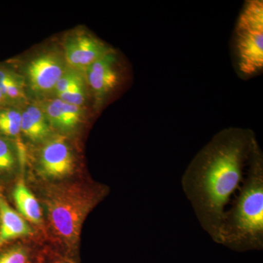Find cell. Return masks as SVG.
I'll return each instance as SVG.
<instances>
[{
	"instance_id": "cell-18",
	"label": "cell",
	"mask_w": 263,
	"mask_h": 263,
	"mask_svg": "<svg viewBox=\"0 0 263 263\" xmlns=\"http://www.w3.org/2000/svg\"><path fill=\"white\" fill-rule=\"evenodd\" d=\"M84 73L82 71L78 70L76 69L69 67L65 73L63 74V76H62L61 79L57 83L52 97L57 98L59 95L65 92L66 90L68 89L79 79L84 77Z\"/></svg>"
},
{
	"instance_id": "cell-12",
	"label": "cell",
	"mask_w": 263,
	"mask_h": 263,
	"mask_svg": "<svg viewBox=\"0 0 263 263\" xmlns=\"http://www.w3.org/2000/svg\"><path fill=\"white\" fill-rule=\"evenodd\" d=\"M13 198L19 212L25 219L34 224L41 223L42 213L39 202L23 181L17 183Z\"/></svg>"
},
{
	"instance_id": "cell-11",
	"label": "cell",
	"mask_w": 263,
	"mask_h": 263,
	"mask_svg": "<svg viewBox=\"0 0 263 263\" xmlns=\"http://www.w3.org/2000/svg\"><path fill=\"white\" fill-rule=\"evenodd\" d=\"M0 248L5 243L20 237L32 234V230L22 216L8 205L0 194Z\"/></svg>"
},
{
	"instance_id": "cell-20",
	"label": "cell",
	"mask_w": 263,
	"mask_h": 263,
	"mask_svg": "<svg viewBox=\"0 0 263 263\" xmlns=\"http://www.w3.org/2000/svg\"><path fill=\"white\" fill-rule=\"evenodd\" d=\"M5 102L7 101L5 100L4 96L2 94L1 91H0V105H3V104L5 103Z\"/></svg>"
},
{
	"instance_id": "cell-15",
	"label": "cell",
	"mask_w": 263,
	"mask_h": 263,
	"mask_svg": "<svg viewBox=\"0 0 263 263\" xmlns=\"http://www.w3.org/2000/svg\"><path fill=\"white\" fill-rule=\"evenodd\" d=\"M89 89L86 84L85 76L79 79L77 82L71 86L65 92L59 95L57 98L60 99L65 103L76 106L83 107L86 103L89 95Z\"/></svg>"
},
{
	"instance_id": "cell-5",
	"label": "cell",
	"mask_w": 263,
	"mask_h": 263,
	"mask_svg": "<svg viewBox=\"0 0 263 263\" xmlns=\"http://www.w3.org/2000/svg\"><path fill=\"white\" fill-rule=\"evenodd\" d=\"M69 66L62 50L51 47L24 62L22 76L28 102L40 103L52 98L57 83Z\"/></svg>"
},
{
	"instance_id": "cell-13",
	"label": "cell",
	"mask_w": 263,
	"mask_h": 263,
	"mask_svg": "<svg viewBox=\"0 0 263 263\" xmlns=\"http://www.w3.org/2000/svg\"><path fill=\"white\" fill-rule=\"evenodd\" d=\"M0 91L6 100L18 105L28 102L25 92L23 79L20 74L0 70Z\"/></svg>"
},
{
	"instance_id": "cell-4",
	"label": "cell",
	"mask_w": 263,
	"mask_h": 263,
	"mask_svg": "<svg viewBox=\"0 0 263 263\" xmlns=\"http://www.w3.org/2000/svg\"><path fill=\"white\" fill-rule=\"evenodd\" d=\"M233 53L237 72L243 79L263 69V3L250 0L243 5L235 25Z\"/></svg>"
},
{
	"instance_id": "cell-3",
	"label": "cell",
	"mask_w": 263,
	"mask_h": 263,
	"mask_svg": "<svg viewBox=\"0 0 263 263\" xmlns=\"http://www.w3.org/2000/svg\"><path fill=\"white\" fill-rule=\"evenodd\" d=\"M107 189L98 186L82 190L74 185L55 186L46 195L48 216L55 234L69 252L75 249L81 226L90 211L106 195Z\"/></svg>"
},
{
	"instance_id": "cell-6",
	"label": "cell",
	"mask_w": 263,
	"mask_h": 263,
	"mask_svg": "<svg viewBox=\"0 0 263 263\" xmlns=\"http://www.w3.org/2000/svg\"><path fill=\"white\" fill-rule=\"evenodd\" d=\"M84 73L95 103L102 106L120 84L117 53L112 49L85 69Z\"/></svg>"
},
{
	"instance_id": "cell-10",
	"label": "cell",
	"mask_w": 263,
	"mask_h": 263,
	"mask_svg": "<svg viewBox=\"0 0 263 263\" xmlns=\"http://www.w3.org/2000/svg\"><path fill=\"white\" fill-rule=\"evenodd\" d=\"M44 112L37 103L27 102L22 106L21 134L32 143H43L53 136Z\"/></svg>"
},
{
	"instance_id": "cell-17",
	"label": "cell",
	"mask_w": 263,
	"mask_h": 263,
	"mask_svg": "<svg viewBox=\"0 0 263 263\" xmlns=\"http://www.w3.org/2000/svg\"><path fill=\"white\" fill-rule=\"evenodd\" d=\"M0 263H32L28 250L23 247H12L0 253Z\"/></svg>"
},
{
	"instance_id": "cell-2",
	"label": "cell",
	"mask_w": 263,
	"mask_h": 263,
	"mask_svg": "<svg viewBox=\"0 0 263 263\" xmlns=\"http://www.w3.org/2000/svg\"><path fill=\"white\" fill-rule=\"evenodd\" d=\"M217 243L239 252L263 249V155L259 146L227 210Z\"/></svg>"
},
{
	"instance_id": "cell-14",
	"label": "cell",
	"mask_w": 263,
	"mask_h": 263,
	"mask_svg": "<svg viewBox=\"0 0 263 263\" xmlns=\"http://www.w3.org/2000/svg\"><path fill=\"white\" fill-rule=\"evenodd\" d=\"M22 107L12 106L0 110V133L5 137L17 139L21 134Z\"/></svg>"
},
{
	"instance_id": "cell-9",
	"label": "cell",
	"mask_w": 263,
	"mask_h": 263,
	"mask_svg": "<svg viewBox=\"0 0 263 263\" xmlns=\"http://www.w3.org/2000/svg\"><path fill=\"white\" fill-rule=\"evenodd\" d=\"M41 107L53 130L65 136L77 130L84 121L83 107L76 106L62 101L60 99H46L37 103Z\"/></svg>"
},
{
	"instance_id": "cell-7",
	"label": "cell",
	"mask_w": 263,
	"mask_h": 263,
	"mask_svg": "<svg viewBox=\"0 0 263 263\" xmlns=\"http://www.w3.org/2000/svg\"><path fill=\"white\" fill-rule=\"evenodd\" d=\"M62 50L69 67L84 72L112 48L92 34L77 30L66 36Z\"/></svg>"
},
{
	"instance_id": "cell-8",
	"label": "cell",
	"mask_w": 263,
	"mask_h": 263,
	"mask_svg": "<svg viewBox=\"0 0 263 263\" xmlns=\"http://www.w3.org/2000/svg\"><path fill=\"white\" fill-rule=\"evenodd\" d=\"M38 166L41 174L48 179H64L72 174L75 157L65 136L54 134L43 143Z\"/></svg>"
},
{
	"instance_id": "cell-19",
	"label": "cell",
	"mask_w": 263,
	"mask_h": 263,
	"mask_svg": "<svg viewBox=\"0 0 263 263\" xmlns=\"http://www.w3.org/2000/svg\"><path fill=\"white\" fill-rule=\"evenodd\" d=\"M45 263H74L70 259L67 257H57V258L51 259L50 260H46Z\"/></svg>"
},
{
	"instance_id": "cell-1",
	"label": "cell",
	"mask_w": 263,
	"mask_h": 263,
	"mask_svg": "<svg viewBox=\"0 0 263 263\" xmlns=\"http://www.w3.org/2000/svg\"><path fill=\"white\" fill-rule=\"evenodd\" d=\"M258 146L253 131L227 128L213 137L183 173V193L200 227L216 243L227 210Z\"/></svg>"
},
{
	"instance_id": "cell-16",
	"label": "cell",
	"mask_w": 263,
	"mask_h": 263,
	"mask_svg": "<svg viewBox=\"0 0 263 263\" xmlns=\"http://www.w3.org/2000/svg\"><path fill=\"white\" fill-rule=\"evenodd\" d=\"M17 156L14 148L3 137L0 136V173H9L15 169Z\"/></svg>"
}]
</instances>
